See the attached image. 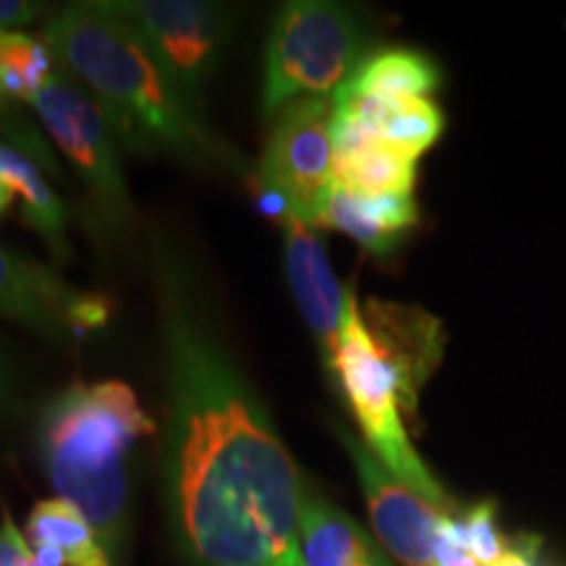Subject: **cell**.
Listing matches in <instances>:
<instances>
[{
  "instance_id": "cell-26",
  "label": "cell",
  "mask_w": 566,
  "mask_h": 566,
  "mask_svg": "<svg viewBox=\"0 0 566 566\" xmlns=\"http://www.w3.org/2000/svg\"><path fill=\"white\" fill-rule=\"evenodd\" d=\"M436 566H480V564L475 562V556H472L470 551L451 546V543H446L443 537H438Z\"/></svg>"
},
{
  "instance_id": "cell-7",
  "label": "cell",
  "mask_w": 566,
  "mask_h": 566,
  "mask_svg": "<svg viewBox=\"0 0 566 566\" xmlns=\"http://www.w3.org/2000/svg\"><path fill=\"white\" fill-rule=\"evenodd\" d=\"M334 97H300L273 118L258 179L265 210L313 229L334 192Z\"/></svg>"
},
{
  "instance_id": "cell-19",
  "label": "cell",
  "mask_w": 566,
  "mask_h": 566,
  "mask_svg": "<svg viewBox=\"0 0 566 566\" xmlns=\"http://www.w3.org/2000/svg\"><path fill=\"white\" fill-rule=\"evenodd\" d=\"M334 184L357 195H412L415 160L373 145L363 153L334 158Z\"/></svg>"
},
{
  "instance_id": "cell-22",
  "label": "cell",
  "mask_w": 566,
  "mask_h": 566,
  "mask_svg": "<svg viewBox=\"0 0 566 566\" xmlns=\"http://www.w3.org/2000/svg\"><path fill=\"white\" fill-rule=\"evenodd\" d=\"M467 535H470V554L475 556L480 566H499L501 558H504L509 543H504L499 527H495V504L493 501H485V504H478L470 509L464 520Z\"/></svg>"
},
{
  "instance_id": "cell-2",
  "label": "cell",
  "mask_w": 566,
  "mask_h": 566,
  "mask_svg": "<svg viewBox=\"0 0 566 566\" xmlns=\"http://www.w3.org/2000/svg\"><path fill=\"white\" fill-rule=\"evenodd\" d=\"M42 40L76 76L134 153L174 155L197 168L247 174V160L210 132L113 0H82L48 11Z\"/></svg>"
},
{
  "instance_id": "cell-6",
  "label": "cell",
  "mask_w": 566,
  "mask_h": 566,
  "mask_svg": "<svg viewBox=\"0 0 566 566\" xmlns=\"http://www.w3.org/2000/svg\"><path fill=\"white\" fill-rule=\"evenodd\" d=\"M30 108L71 163L103 223L124 231L132 223V197L118 155V134L97 97L61 66Z\"/></svg>"
},
{
  "instance_id": "cell-20",
  "label": "cell",
  "mask_w": 566,
  "mask_h": 566,
  "mask_svg": "<svg viewBox=\"0 0 566 566\" xmlns=\"http://www.w3.org/2000/svg\"><path fill=\"white\" fill-rule=\"evenodd\" d=\"M443 132V113L428 97L394 101L378 129V145L415 160L436 145Z\"/></svg>"
},
{
  "instance_id": "cell-14",
  "label": "cell",
  "mask_w": 566,
  "mask_h": 566,
  "mask_svg": "<svg viewBox=\"0 0 566 566\" xmlns=\"http://www.w3.org/2000/svg\"><path fill=\"white\" fill-rule=\"evenodd\" d=\"M0 179L21 200V218L34 233L45 239L55 260H69L71 247L66 239V208L53 192L38 163L24 153L0 145Z\"/></svg>"
},
{
  "instance_id": "cell-25",
  "label": "cell",
  "mask_w": 566,
  "mask_h": 566,
  "mask_svg": "<svg viewBox=\"0 0 566 566\" xmlns=\"http://www.w3.org/2000/svg\"><path fill=\"white\" fill-rule=\"evenodd\" d=\"M537 554H541V537L520 535L516 541L509 543L499 566H541L537 564Z\"/></svg>"
},
{
  "instance_id": "cell-8",
  "label": "cell",
  "mask_w": 566,
  "mask_h": 566,
  "mask_svg": "<svg viewBox=\"0 0 566 566\" xmlns=\"http://www.w3.org/2000/svg\"><path fill=\"white\" fill-rule=\"evenodd\" d=\"M113 9L166 69L181 95L205 113L210 82L237 27V13L208 0H113Z\"/></svg>"
},
{
  "instance_id": "cell-23",
  "label": "cell",
  "mask_w": 566,
  "mask_h": 566,
  "mask_svg": "<svg viewBox=\"0 0 566 566\" xmlns=\"http://www.w3.org/2000/svg\"><path fill=\"white\" fill-rule=\"evenodd\" d=\"M0 566H38L30 541L13 527L11 516H3L0 525Z\"/></svg>"
},
{
  "instance_id": "cell-29",
  "label": "cell",
  "mask_w": 566,
  "mask_h": 566,
  "mask_svg": "<svg viewBox=\"0 0 566 566\" xmlns=\"http://www.w3.org/2000/svg\"><path fill=\"white\" fill-rule=\"evenodd\" d=\"M11 200H13V192L9 187H6V181L0 179V216H3V212L11 208Z\"/></svg>"
},
{
  "instance_id": "cell-11",
  "label": "cell",
  "mask_w": 566,
  "mask_h": 566,
  "mask_svg": "<svg viewBox=\"0 0 566 566\" xmlns=\"http://www.w3.org/2000/svg\"><path fill=\"white\" fill-rule=\"evenodd\" d=\"M279 221L283 229V258H286L289 289H292L304 323L313 331L325 370L331 373L338 342H342V321L349 289L338 283L325 244L313 226L289 216V212L281 216Z\"/></svg>"
},
{
  "instance_id": "cell-17",
  "label": "cell",
  "mask_w": 566,
  "mask_h": 566,
  "mask_svg": "<svg viewBox=\"0 0 566 566\" xmlns=\"http://www.w3.org/2000/svg\"><path fill=\"white\" fill-rule=\"evenodd\" d=\"M30 546H51L69 566H111V554L84 516L63 499L40 501L27 522Z\"/></svg>"
},
{
  "instance_id": "cell-3",
  "label": "cell",
  "mask_w": 566,
  "mask_h": 566,
  "mask_svg": "<svg viewBox=\"0 0 566 566\" xmlns=\"http://www.w3.org/2000/svg\"><path fill=\"white\" fill-rule=\"evenodd\" d=\"M155 422L122 380L71 384L40 415V454L51 485L90 522L108 554L124 533L129 457Z\"/></svg>"
},
{
  "instance_id": "cell-9",
  "label": "cell",
  "mask_w": 566,
  "mask_h": 566,
  "mask_svg": "<svg viewBox=\"0 0 566 566\" xmlns=\"http://www.w3.org/2000/svg\"><path fill=\"white\" fill-rule=\"evenodd\" d=\"M108 296L82 292L53 271L0 244V317L51 344H80L111 321Z\"/></svg>"
},
{
  "instance_id": "cell-21",
  "label": "cell",
  "mask_w": 566,
  "mask_h": 566,
  "mask_svg": "<svg viewBox=\"0 0 566 566\" xmlns=\"http://www.w3.org/2000/svg\"><path fill=\"white\" fill-rule=\"evenodd\" d=\"M0 137L9 142L13 150L24 153L27 158L38 163L42 171L55 176V179H63L61 163L55 158L53 147L48 145V139L42 137L40 126L27 116L21 103L6 95L3 87H0Z\"/></svg>"
},
{
  "instance_id": "cell-5",
  "label": "cell",
  "mask_w": 566,
  "mask_h": 566,
  "mask_svg": "<svg viewBox=\"0 0 566 566\" xmlns=\"http://www.w3.org/2000/svg\"><path fill=\"white\" fill-rule=\"evenodd\" d=\"M331 375L344 388L354 420L363 430L367 449L375 459L399 478L401 483L422 495L438 512L454 516L457 506L443 491V485L433 478V472L417 457L415 446L409 443L405 422H401V388L394 367L375 346L370 331L359 313L357 294L349 286L342 321V342L331 367Z\"/></svg>"
},
{
  "instance_id": "cell-13",
  "label": "cell",
  "mask_w": 566,
  "mask_h": 566,
  "mask_svg": "<svg viewBox=\"0 0 566 566\" xmlns=\"http://www.w3.org/2000/svg\"><path fill=\"white\" fill-rule=\"evenodd\" d=\"M415 223V195H357L336 184L321 218V229L349 233L363 250L378 258L391 254Z\"/></svg>"
},
{
  "instance_id": "cell-18",
  "label": "cell",
  "mask_w": 566,
  "mask_h": 566,
  "mask_svg": "<svg viewBox=\"0 0 566 566\" xmlns=\"http://www.w3.org/2000/svg\"><path fill=\"white\" fill-rule=\"evenodd\" d=\"M61 63L42 38L27 32H0V87L11 101L32 105Z\"/></svg>"
},
{
  "instance_id": "cell-1",
  "label": "cell",
  "mask_w": 566,
  "mask_h": 566,
  "mask_svg": "<svg viewBox=\"0 0 566 566\" xmlns=\"http://www.w3.org/2000/svg\"><path fill=\"white\" fill-rule=\"evenodd\" d=\"M166 475L200 566H304L302 483L263 396L179 254L155 244Z\"/></svg>"
},
{
  "instance_id": "cell-24",
  "label": "cell",
  "mask_w": 566,
  "mask_h": 566,
  "mask_svg": "<svg viewBox=\"0 0 566 566\" xmlns=\"http://www.w3.org/2000/svg\"><path fill=\"white\" fill-rule=\"evenodd\" d=\"M45 17V6L30 0H0V32H19Z\"/></svg>"
},
{
  "instance_id": "cell-16",
  "label": "cell",
  "mask_w": 566,
  "mask_h": 566,
  "mask_svg": "<svg viewBox=\"0 0 566 566\" xmlns=\"http://www.w3.org/2000/svg\"><path fill=\"white\" fill-rule=\"evenodd\" d=\"M441 84L436 61L415 51H384L359 63L352 80L338 92L370 95L384 101H417L428 97Z\"/></svg>"
},
{
  "instance_id": "cell-4",
  "label": "cell",
  "mask_w": 566,
  "mask_h": 566,
  "mask_svg": "<svg viewBox=\"0 0 566 566\" xmlns=\"http://www.w3.org/2000/svg\"><path fill=\"white\" fill-rule=\"evenodd\" d=\"M357 13L331 0H294L275 17L265 51L263 116L273 122L300 97H334L365 53Z\"/></svg>"
},
{
  "instance_id": "cell-28",
  "label": "cell",
  "mask_w": 566,
  "mask_h": 566,
  "mask_svg": "<svg viewBox=\"0 0 566 566\" xmlns=\"http://www.w3.org/2000/svg\"><path fill=\"white\" fill-rule=\"evenodd\" d=\"M354 566H391V564H388L386 558H384V554H380V551L373 546V548L367 551V554H365L363 558H359V562L354 564Z\"/></svg>"
},
{
  "instance_id": "cell-27",
  "label": "cell",
  "mask_w": 566,
  "mask_h": 566,
  "mask_svg": "<svg viewBox=\"0 0 566 566\" xmlns=\"http://www.w3.org/2000/svg\"><path fill=\"white\" fill-rule=\"evenodd\" d=\"M11 391H13L11 365H9V357H6V352L0 349V415H3L11 405Z\"/></svg>"
},
{
  "instance_id": "cell-12",
  "label": "cell",
  "mask_w": 566,
  "mask_h": 566,
  "mask_svg": "<svg viewBox=\"0 0 566 566\" xmlns=\"http://www.w3.org/2000/svg\"><path fill=\"white\" fill-rule=\"evenodd\" d=\"M375 346L394 367L401 388V412L415 415L420 388L441 363L443 331L433 315L407 304L367 300L359 307Z\"/></svg>"
},
{
  "instance_id": "cell-15",
  "label": "cell",
  "mask_w": 566,
  "mask_h": 566,
  "mask_svg": "<svg viewBox=\"0 0 566 566\" xmlns=\"http://www.w3.org/2000/svg\"><path fill=\"white\" fill-rule=\"evenodd\" d=\"M373 546L357 522L317 493L302 491L300 554L304 566H354Z\"/></svg>"
},
{
  "instance_id": "cell-10",
  "label": "cell",
  "mask_w": 566,
  "mask_h": 566,
  "mask_svg": "<svg viewBox=\"0 0 566 566\" xmlns=\"http://www.w3.org/2000/svg\"><path fill=\"white\" fill-rule=\"evenodd\" d=\"M344 449L349 451L363 483L367 509L380 543L405 566H436L438 527L446 514L417 495L412 488L394 478L365 443L344 428H336Z\"/></svg>"
}]
</instances>
